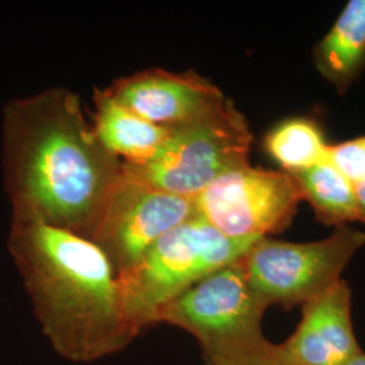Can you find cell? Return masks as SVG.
I'll return each instance as SVG.
<instances>
[{
  "label": "cell",
  "mask_w": 365,
  "mask_h": 365,
  "mask_svg": "<svg viewBox=\"0 0 365 365\" xmlns=\"http://www.w3.org/2000/svg\"><path fill=\"white\" fill-rule=\"evenodd\" d=\"M253 134L245 115L227 99L202 117L168 128L156 155L123 163L134 180L175 195L195 197L227 170L248 164Z\"/></svg>",
  "instance_id": "obj_4"
},
{
  "label": "cell",
  "mask_w": 365,
  "mask_h": 365,
  "mask_svg": "<svg viewBox=\"0 0 365 365\" xmlns=\"http://www.w3.org/2000/svg\"><path fill=\"white\" fill-rule=\"evenodd\" d=\"M327 160L351 184L360 222L365 223V135L341 144L330 145Z\"/></svg>",
  "instance_id": "obj_15"
},
{
  "label": "cell",
  "mask_w": 365,
  "mask_h": 365,
  "mask_svg": "<svg viewBox=\"0 0 365 365\" xmlns=\"http://www.w3.org/2000/svg\"><path fill=\"white\" fill-rule=\"evenodd\" d=\"M257 241L222 235L199 215L173 227L135 267L118 276L131 327L140 334L156 325L157 315L170 300L203 277L242 259Z\"/></svg>",
  "instance_id": "obj_3"
},
{
  "label": "cell",
  "mask_w": 365,
  "mask_h": 365,
  "mask_svg": "<svg viewBox=\"0 0 365 365\" xmlns=\"http://www.w3.org/2000/svg\"><path fill=\"white\" fill-rule=\"evenodd\" d=\"M303 200H307L319 221L327 226L360 222L352 187L329 160L292 175Z\"/></svg>",
  "instance_id": "obj_13"
},
{
  "label": "cell",
  "mask_w": 365,
  "mask_h": 365,
  "mask_svg": "<svg viewBox=\"0 0 365 365\" xmlns=\"http://www.w3.org/2000/svg\"><path fill=\"white\" fill-rule=\"evenodd\" d=\"M267 309L240 259L170 300L160 310L157 324L184 329L200 342L203 354H218L264 341L261 319Z\"/></svg>",
  "instance_id": "obj_6"
},
{
  "label": "cell",
  "mask_w": 365,
  "mask_h": 365,
  "mask_svg": "<svg viewBox=\"0 0 365 365\" xmlns=\"http://www.w3.org/2000/svg\"><path fill=\"white\" fill-rule=\"evenodd\" d=\"M314 66L345 93L365 68V0H351L313 51Z\"/></svg>",
  "instance_id": "obj_12"
},
{
  "label": "cell",
  "mask_w": 365,
  "mask_h": 365,
  "mask_svg": "<svg viewBox=\"0 0 365 365\" xmlns=\"http://www.w3.org/2000/svg\"><path fill=\"white\" fill-rule=\"evenodd\" d=\"M92 129L99 141L123 163H145L155 156L168 135V128L137 115L105 88L93 90Z\"/></svg>",
  "instance_id": "obj_11"
},
{
  "label": "cell",
  "mask_w": 365,
  "mask_h": 365,
  "mask_svg": "<svg viewBox=\"0 0 365 365\" xmlns=\"http://www.w3.org/2000/svg\"><path fill=\"white\" fill-rule=\"evenodd\" d=\"M3 182L15 222H38L87 240L122 160L99 141L75 93L52 87L10 101L1 119Z\"/></svg>",
  "instance_id": "obj_1"
},
{
  "label": "cell",
  "mask_w": 365,
  "mask_h": 365,
  "mask_svg": "<svg viewBox=\"0 0 365 365\" xmlns=\"http://www.w3.org/2000/svg\"><path fill=\"white\" fill-rule=\"evenodd\" d=\"M7 247L42 331L61 357L91 363L138 336L117 271L91 240L38 222L11 221Z\"/></svg>",
  "instance_id": "obj_2"
},
{
  "label": "cell",
  "mask_w": 365,
  "mask_h": 365,
  "mask_svg": "<svg viewBox=\"0 0 365 365\" xmlns=\"http://www.w3.org/2000/svg\"><path fill=\"white\" fill-rule=\"evenodd\" d=\"M352 291L342 279L325 294L303 304L295 333L279 345L292 365H346L363 352L352 325Z\"/></svg>",
  "instance_id": "obj_10"
},
{
  "label": "cell",
  "mask_w": 365,
  "mask_h": 365,
  "mask_svg": "<svg viewBox=\"0 0 365 365\" xmlns=\"http://www.w3.org/2000/svg\"><path fill=\"white\" fill-rule=\"evenodd\" d=\"M365 244V235L341 227L325 240L286 242L261 238L242 257L249 283L267 304H304L341 282V274Z\"/></svg>",
  "instance_id": "obj_5"
},
{
  "label": "cell",
  "mask_w": 365,
  "mask_h": 365,
  "mask_svg": "<svg viewBox=\"0 0 365 365\" xmlns=\"http://www.w3.org/2000/svg\"><path fill=\"white\" fill-rule=\"evenodd\" d=\"M106 90L118 103L164 128L202 117L227 101L195 71L172 72L158 66L117 78Z\"/></svg>",
  "instance_id": "obj_9"
},
{
  "label": "cell",
  "mask_w": 365,
  "mask_h": 365,
  "mask_svg": "<svg viewBox=\"0 0 365 365\" xmlns=\"http://www.w3.org/2000/svg\"><path fill=\"white\" fill-rule=\"evenodd\" d=\"M346 365H365V353L361 352L357 354L349 364Z\"/></svg>",
  "instance_id": "obj_17"
},
{
  "label": "cell",
  "mask_w": 365,
  "mask_h": 365,
  "mask_svg": "<svg viewBox=\"0 0 365 365\" xmlns=\"http://www.w3.org/2000/svg\"><path fill=\"white\" fill-rule=\"evenodd\" d=\"M196 215L195 197L157 190L123 173L90 240L105 252L119 276L135 267L163 235Z\"/></svg>",
  "instance_id": "obj_8"
},
{
  "label": "cell",
  "mask_w": 365,
  "mask_h": 365,
  "mask_svg": "<svg viewBox=\"0 0 365 365\" xmlns=\"http://www.w3.org/2000/svg\"><path fill=\"white\" fill-rule=\"evenodd\" d=\"M300 200L294 176L248 164L227 170L195 196L200 218L230 238L260 240L283 232Z\"/></svg>",
  "instance_id": "obj_7"
},
{
  "label": "cell",
  "mask_w": 365,
  "mask_h": 365,
  "mask_svg": "<svg viewBox=\"0 0 365 365\" xmlns=\"http://www.w3.org/2000/svg\"><path fill=\"white\" fill-rule=\"evenodd\" d=\"M329 146L321 126L310 118L286 119L264 138L267 155L289 175L325 161Z\"/></svg>",
  "instance_id": "obj_14"
},
{
  "label": "cell",
  "mask_w": 365,
  "mask_h": 365,
  "mask_svg": "<svg viewBox=\"0 0 365 365\" xmlns=\"http://www.w3.org/2000/svg\"><path fill=\"white\" fill-rule=\"evenodd\" d=\"M205 365H292L287 363L274 345L265 339L256 345L232 352L203 354Z\"/></svg>",
  "instance_id": "obj_16"
}]
</instances>
